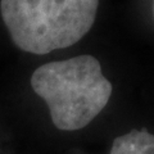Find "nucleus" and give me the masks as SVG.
Instances as JSON below:
<instances>
[{
	"label": "nucleus",
	"mask_w": 154,
	"mask_h": 154,
	"mask_svg": "<svg viewBox=\"0 0 154 154\" xmlns=\"http://www.w3.org/2000/svg\"><path fill=\"white\" fill-rule=\"evenodd\" d=\"M31 86L46 102L54 126L63 131L88 126L105 108L113 91L93 55L42 64L33 71Z\"/></svg>",
	"instance_id": "nucleus-1"
},
{
	"label": "nucleus",
	"mask_w": 154,
	"mask_h": 154,
	"mask_svg": "<svg viewBox=\"0 0 154 154\" xmlns=\"http://www.w3.org/2000/svg\"><path fill=\"white\" fill-rule=\"evenodd\" d=\"M99 0H2L0 12L18 49L44 55L79 42L93 27Z\"/></svg>",
	"instance_id": "nucleus-2"
},
{
	"label": "nucleus",
	"mask_w": 154,
	"mask_h": 154,
	"mask_svg": "<svg viewBox=\"0 0 154 154\" xmlns=\"http://www.w3.org/2000/svg\"><path fill=\"white\" fill-rule=\"evenodd\" d=\"M110 154H154V135L146 130H132L114 139Z\"/></svg>",
	"instance_id": "nucleus-3"
}]
</instances>
